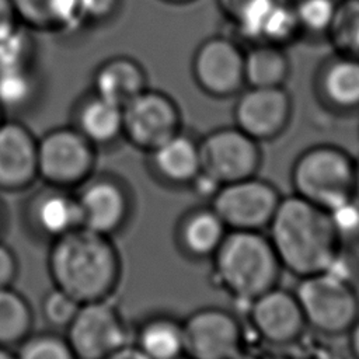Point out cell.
<instances>
[{
	"instance_id": "cell-23",
	"label": "cell",
	"mask_w": 359,
	"mask_h": 359,
	"mask_svg": "<svg viewBox=\"0 0 359 359\" xmlns=\"http://www.w3.org/2000/svg\"><path fill=\"white\" fill-rule=\"evenodd\" d=\"M135 345L149 359H178L185 355L182 321L154 316L142 324Z\"/></svg>"
},
{
	"instance_id": "cell-18",
	"label": "cell",
	"mask_w": 359,
	"mask_h": 359,
	"mask_svg": "<svg viewBox=\"0 0 359 359\" xmlns=\"http://www.w3.org/2000/svg\"><path fill=\"white\" fill-rule=\"evenodd\" d=\"M229 229L210 208H196L187 212L177 226V244L191 258H212L226 237Z\"/></svg>"
},
{
	"instance_id": "cell-34",
	"label": "cell",
	"mask_w": 359,
	"mask_h": 359,
	"mask_svg": "<svg viewBox=\"0 0 359 359\" xmlns=\"http://www.w3.org/2000/svg\"><path fill=\"white\" fill-rule=\"evenodd\" d=\"M31 43L18 27L0 39V70L27 67Z\"/></svg>"
},
{
	"instance_id": "cell-36",
	"label": "cell",
	"mask_w": 359,
	"mask_h": 359,
	"mask_svg": "<svg viewBox=\"0 0 359 359\" xmlns=\"http://www.w3.org/2000/svg\"><path fill=\"white\" fill-rule=\"evenodd\" d=\"M324 272L356 287V280L359 279V259L346 244H341Z\"/></svg>"
},
{
	"instance_id": "cell-16",
	"label": "cell",
	"mask_w": 359,
	"mask_h": 359,
	"mask_svg": "<svg viewBox=\"0 0 359 359\" xmlns=\"http://www.w3.org/2000/svg\"><path fill=\"white\" fill-rule=\"evenodd\" d=\"M77 202L81 226L105 236L119 229L129 213V199L123 188L109 180L91 182Z\"/></svg>"
},
{
	"instance_id": "cell-12",
	"label": "cell",
	"mask_w": 359,
	"mask_h": 359,
	"mask_svg": "<svg viewBox=\"0 0 359 359\" xmlns=\"http://www.w3.org/2000/svg\"><path fill=\"white\" fill-rule=\"evenodd\" d=\"M184 353L191 359H236L241 349V325L234 314L203 307L182 321Z\"/></svg>"
},
{
	"instance_id": "cell-13",
	"label": "cell",
	"mask_w": 359,
	"mask_h": 359,
	"mask_svg": "<svg viewBox=\"0 0 359 359\" xmlns=\"http://www.w3.org/2000/svg\"><path fill=\"white\" fill-rule=\"evenodd\" d=\"M238 129L254 140L278 137L292 118V98L285 87H245L233 109Z\"/></svg>"
},
{
	"instance_id": "cell-28",
	"label": "cell",
	"mask_w": 359,
	"mask_h": 359,
	"mask_svg": "<svg viewBox=\"0 0 359 359\" xmlns=\"http://www.w3.org/2000/svg\"><path fill=\"white\" fill-rule=\"evenodd\" d=\"M337 52L359 60V0H338L327 34Z\"/></svg>"
},
{
	"instance_id": "cell-14",
	"label": "cell",
	"mask_w": 359,
	"mask_h": 359,
	"mask_svg": "<svg viewBox=\"0 0 359 359\" xmlns=\"http://www.w3.org/2000/svg\"><path fill=\"white\" fill-rule=\"evenodd\" d=\"M247 311L257 334L273 345L290 344L306 327L294 292L278 285L255 297Z\"/></svg>"
},
{
	"instance_id": "cell-19",
	"label": "cell",
	"mask_w": 359,
	"mask_h": 359,
	"mask_svg": "<svg viewBox=\"0 0 359 359\" xmlns=\"http://www.w3.org/2000/svg\"><path fill=\"white\" fill-rule=\"evenodd\" d=\"M95 95L125 107L147 88V76L139 62L128 56H115L104 62L94 76Z\"/></svg>"
},
{
	"instance_id": "cell-7",
	"label": "cell",
	"mask_w": 359,
	"mask_h": 359,
	"mask_svg": "<svg viewBox=\"0 0 359 359\" xmlns=\"http://www.w3.org/2000/svg\"><path fill=\"white\" fill-rule=\"evenodd\" d=\"M199 150L202 171L220 185L257 175L262 163L259 143L234 125L209 132Z\"/></svg>"
},
{
	"instance_id": "cell-26",
	"label": "cell",
	"mask_w": 359,
	"mask_h": 359,
	"mask_svg": "<svg viewBox=\"0 0 359 359\" xmlns=\"http://www.w3.org/2000/svg\"><path fill=\"white\" fill-rule=\"evenodd\" d=\"M276 3L278 0H217L222 13L245 38L255 42Z\"/></svg>"
},
{
	"instance_id": "cell-39",
	"label": "cell",
	"mask_w": 359,
	"mask_h": 359,
	"mask_svg": "<svg viewBox=\"0 0 359 359\" xmlns=\"http://www.w3.org/2000/svg\"><path fill=\"white\" fill-rule=\"evenodd\" d=\"M18 27L10 0H0V39Z\"/></svg>"
},
{
	"instance_id": "cell-20",
	"label": "cell",
	"mask_w": 359,
	"mask_h": 359,
	"mask_svg": "<svg viewBox=\"0 0 359 359\" xmlns=\"http://www.w3.org/2000/svg\"><path fill=\"white\" fill-rule=\"evenodd\" d=\"M318 86L324 101L332 108H359V60L338 53L323 66Z\"/></svg>"
},
{
	"instance_id": "cell-42",
	"label": "cell",
	"mask_w": 359,
	"mask_h": 359,
	"mask_svg": "<svg viewBox=\"0 0 359 359\" xmlns=\"http://www.w3.org/2000/svg\"><path fill=\"white\" fill-rule=\"evenodd\" d=\"M353 198L359 202V163H356L355 171V185H353Z\"/></svg>"
},
{
	"instance_id": "cell-15",
	"label": "cell",
	"mask_w": 359,
	"mask_h": 359,
	"mask_svg": "<svg viewBox=\"0 0 359 359\" xmlns=\"http://www.w3.org/2000/svg\"><path fill=\"white\" fill-rule=\"evenodd\" d=\"M38 177V142L21 123L0 125V189L20 191Z\"/></svg>"
},
{
	"instance_id": "cell-4",
	"label": "cell",
	"mask_w": 359,
	"mask_h": 359,
	"mask_svg": "<svg viewBox=\"0 0 359 359\" xmlns=\"http://www.w3.org/2000/svg\"><path fill=\"white\" fill-rule=\"evenodd\" d=\"M356 163L341 147L317 144L299 154L292 167L294 194L331 210L353 198Z\"/></svg>"
},
{
	"instance_id": "cell-22",
	"label": "cell",
	"mask_w": 359,
	"mask_h": 359,
	"mask_svg": "<svg viewBox=\"0 0 359 359\" xmlns=\"http://www.w3.org/2000/svg\"><path fill=\"white\" fill-rule=\"evenodd\" d=\"M290 62L282 46L255 42L244 52L245 87H283Z\"/></svg>"
},
{
	"instance_id": "cell-44",
	"label": "cell",
	"mask_w": 359,
	"mask_h": 359,
	"mask_svg": "<svg viewBox=\"0 0 359 359\" xmlns=\"http://www.w3.org/2000/svg\"><path fill=\"white\" fill-rule=\"evenodd\" d=\"M165 3H172V4H185V3H191L194 0H163Z\"/></svg>"
},
{
	"instance_id": "cell-5",
	"label": "cell",
	"mask_w": 359,
	"mask_h": 359,
	"mask_svg": "<svg viewBox=\"0 0 359 359\" xmlns=\"http://www.w3.org/2000/svg\"><path fill=\"white\" fill-rule=\"evenodd\" d=\"M294 296L306 325L321 334H346L359 318L356 287L327 272L300 278Z\"/></svg>"
},
{
	"instance_id": "cell-40",
	"label": "cell",
	"mask_w": 359,
	"mask_h": 359,
	"mask_svg": "<svg viewBox=\"0 0 359 359\" xmlns=\"http://www.w3.org/2000/svg\"><path fill=\"white\" fill-rule=\"evenodd\" d=\"M102 359H149L136 345L126 344Z\"/></svg>"
},
{
	"instance_id": "cell-31",
	"label": "cell",
	"mask_w": 359,
	"mask_h": 359,
	"mask_svg": "<svg viewBox=\"0 0 359 359\" xmlns=\"http://www.w3.org/2000/svg\"><path fill=\"white\" fill-rule=\"evenodd\" d=\"M34 83L27 67L0 70V105L20 108L32 95Z\"/></svg>"
},
{
	"instance_id": "cell-41",
	"label": "cell",
	"mask_w": 359,
	"mask_h": 359,
	"mask_svg": "<svg viewBox=\"0 0 359 359\" xmlns=\"http://www.w3.org/2000/svg\"><path fill=\"white\" fill-rule=\"evenodd\" d=\"M349 335V349L355 359H359V318L353 323L351 330L348 331Z\"/></svg>"
},
{
	"instance_id": "cell-27",
	"label": "cell",
	"mask_w": 359,
	"mask_h": 359,
	"mask_svg": "<svg viewBox=\"0 0 359 359\" xmlns=\"http://www.w3.org/2000/svg\"><path fill=\"white\" fill-rule=\"evenodd\" d=\"M31 327V310L25 299L10 289L0 287V345L25 338Z\"/></svg>"
},
{
	"instance_id": "cell-17",
	"label": "cell",
	"mask_w": 359,
	"mask_h": 359,
	"mask_svg": "<svg viewBox=\"0 0 359 359\" xmlns=\"http://www.w3.org/2000/svg\"><path fill=\"white\" fill-rule=\"evenodd\" d=\"M149 154L156 175L171 185L189 187L202 171L199 142L182 130Z\"/></svg>"
},
{
	"instance_id": "cell-3",
	"label": "cell",
	"mask_w": 359,
	"mask_h": 359,
	"mask_svg": "<svg viewBox=\"0 0 359 359\" xmlns=\"http://www.w3.org/2000/svg\"><path fill=\"white\" fill-rule=\"evenodd\" d=\"M210 259L215 282L247 309L255 297L278 285L282 269L262 231L229 230Z\"/></svg>"
},
{
	"instance_id": "cell-37",
	"label": "cell",
	"mask_w": 359,
	"mask_h": 359,
	"mask_svg": "<svg viewBox=\"0 0 359 359\" xmlns=\"http://www.w3.org/2000/svg\"><path fill=\"white\" fill-rule=\"evenodd\" d=\"M119 0H80V13L83 20L100 21L109 18L118 8Z\"/></svg>"
},
{
	"instance_id": "cell-35",
	"label": "cell",
	"mask_w": 359,
	"mask_h": 359,
	"mask_svg": "<svg viewBox=\"0 0 359 359\" xmlns=\"http://www.w3.org/2000/svg\"><path fill=\"white\" fill-rule=\"evenodd\" d=\"M335 233L342 244L359 241V202L355 198L328 210Z\"/></svg>"
},
{
	"instance_id": "cell-24",
	"label": "cell",
	"mask_w": 359,
	"mask_h": 359,
	"mask_svg": "<svg viewBox=\"0 0 359 359\" xmlns=\"http://www.w3.org/2000/svg\"><path fill=\"white\" fill-rule=\"evenodd\" d=\"M77 130L91 144L112 143L123 132L122 107L95 95L81 108Z\"/></svg>"
},
{
	"instance_id": "cell-21",
	"label": "cell",
	"mask_w": 359,
	"mask_h": 359,
	"mask_svg": "<svg viewBox=\"0 0 359 359\" xmlns=\"http://www.w3.org/2000/svg\"><path fill=\"white\" fill-rule=\"evenodd\" d=\"M17 20L39 31H66L81 21L80 0H10Z\"/></svg>"
},
{
	"instance_id": "cell-6",
	"label": "cell",
	"mask_w": 359,
	"mask_h": 359,
	"mask_svg": "<svg viewBox=\"0 0 359 359\" xmlns=\"http://www.w3.org/2000/svg\"><path fill=\"white\" fill-rule=\"evenodd\" d=\"M280 198L275 185L254 175L222 185L209 206L229 230L264 231Z\"/></svg>"
},
{
	"instance_id": "cell-1",
	"label": "cell",
	"mask_w": 359,
	"mask_h": 359,
	"mask_svg": "<svg viewBox=\"0 0 359 359\" xmlns=\"http://www.w3.org/2000/svg\"><path fill=\"white\" fill-rule=\"evenodd\" d=\"M266 230L280 266L299 278L324 272L342 244L328 210L296 194L280 198Z\"/></svg>"
},
{
	"instance_id": "cell-43",
	"label": "cell",
	"mask_w": 359,
	"mask_h": 359,
	"mask_svg": "<svg viewBox=\"0 0 359 359\" xmlns=\"http://www.w3.org/2000/svg\"><path fill=\"white\" fill-rule=\"evenodd\" d=\"M0 359H17V355H13L4 348V345H0Z\"/></svg>"
},
{
	"instance_id": "cell-2",
	"label": "cell",
	"mask_w": 359,
	"mask_h": 359,
	"mask_svg": "<svg viewBox=\"0 0 359 359\" xmlns=\"http://www.w3.org/2000/svg\"><path fill=\"white\" fill-rule=\"evenodd\" d=\"M49 266L56 287L80 303L105 299L119 276L118 252L108 236L83 226L56 237Z\"/></svg>"
},
{
	"instance_id": "cell-25",
	"label": "cell",
	"mask_w": 359,
	"mask_h": 359,
	"mask_svg": "<svg viewBox=\"0 0 359 359\" xmlns=\"http://www.w3.org/2000/svg\"><path fill=\"white\" fill-rule=\"evenodd\" d=\"M34 216L41 230L55 237L81 227V210L77 199L62 192L42 196L35 206Z\"/></svg>"
},
{
	"instance_id": "cell-30",
	"label": "cell",
	"mask_w": 359,
	"mask_h": 359,
	"mask_svg": "<svg viewBox=\"0 0 359 359\" xmlns=\"http://www.w3.org/2000/svg\"><path fill=\"white\" fill-rule=\"evenodd\" d=\"M338 0H296L293 6L302 32L327 35L332 24Z\"/></svg>"
},
{
	"instance_id": "cell-33",
	"label": "cell",
	"mask_w": 359,
	"mask_h": 359,
	"mask_svg": "<svg viewBox=\"0 0 359 359\" xmlns=\"http://www.w3.org/2000/svg\"><path fill=\"white\" fill-rule=\"evenodd\" d=\"M80 302L65 290L56 287L46 294L42 302V311L45 318L55 327H67L74 318Z\"/></svg>"
},
{
	"instance_id": "cell-45",
	"label": "cell",
	"mask_w": 359,
	"mask_h": 359,
	"mask_svg": "<svg viewBox=\"0 0 359 359\" xmlns=\"http://www.w3.org/2000/svg\"><path fill=\"white\" fill-rule=\"evenodd\" d=\"M3 122H4V121H3V107L0 105V125H1Z\"/></svg>"
},
{
	"instance_id": "cell-11",
	"label": "cell",
	"mask_w": 359,
	"mask_h": 359,
	"mask_svg": "<svg viewBox=\"0 0 359 359\" xmlns=\"http://www.w3.org/2000/svg\"><path fill=\"white\" fill-rule=\"evenodd\" d=\"M192 74L199 88L213 98L238 95L245 87L244 50L227 36H210L194 53Z\"/></svg>"
},
{
	"instance_id": "cell-38",
	"label": "cell",
	"mask_w": 359,
	"mask_h": 359,
	"mask_svg": "<svg viewBox=\"0 0 359 359\" xmlns=\"http://www.w3.org/2000/svg\"><path fill=\"white\" fill-rule=\"evenodd\" d=\"M15 273V259L13 252L0 243V287L8 286Z\"/></svg>"
},
{
	"instance_id": "cell-9",
	"label": "cell",
	"mask_w": 359,
	"mask_h": 359,
	"mask_svg": "<svg viewBox=\"0 0 359 359\" xmlns=\"http://www.w3.org/2000/svg\"><path fill=\"white\" fill-rule=\"evenodd\" d=\"M123 132L137 149L150 153L181 132V112L165 93L146 88L122 108Z\"/></svg>"
},
{
	"instance_id": "cell-10",
	"label": "cell",
	"mask_w": 359,
	"mask_h": 359,
	"mask_svg": "<svg viewBox=\"0 0 359 359\" xmlns=\"http://www.w3.org/2000/svg\"><path fill=\"white\" fill-rule=\"evenodd\" d=\"M94 161L93 144L77 129H53L38 142V175L55 187L81 184Z\"/></svg>"
},
{
	"instance_id": "cell-32",
	"label": "cell",
	"mask_w": 359,
	"mask_h": 359,
	"mask_svg": "<svg viewBox=\"0 0 359 359\" xmlns=\"http://www.w3.org/2000/svg\"><path fill=\"white\" fill-rule=\"evenodd\" d=\"M17 359H77L67 342L57 335L41 334L27 338L17 353Z\"/></svg>"
},
{
	"instance_id": "cell-46",
	"label": "cell",
	"mask_w": 359,
	"mask_h": 359,
	"mask_svg": "<svg viewBox=\"0 0 359 359\" xmlns=\"http://www.w3.org/2000/svg\"><path fill=\"white\" fill-rule=\"evenodd\" d=\"M178 359H191V358H188V356H185V355H182L181 358H178Z\"/></svg>"
},
{
	"instance_id": "cell-29",
	"label": "cell",
	"mask_w": 359,
	"mask_h": 359,
	"mask_svg": "<svg viewBox=\"0 0 359 359\" xmlns=\"http://www.w3.org/2000/svg\"><path fill=\"white\" fill-rule=\"evenodd\" d=\"M302 34L293 6H287L278 0L259 34L258 42H266L282 46L292 42Z\"/></svg>"
},
{
	"instance_id": "cell-8",
	"label": "cell",
	"mask_w": 359,
	"mask_h": 359,
	"mask_svg": "<svg viewBox=\"0 0 359 359\" xmlns=\"http://www.w3.org/2000/svg\"><path fill=\"white\" fill-rule=\"evenodd\" d=\"M67 342L79 359H102L129 344L121 313L105 299L80 304L67 325Z\"/></svg>"
}]
</instances>
